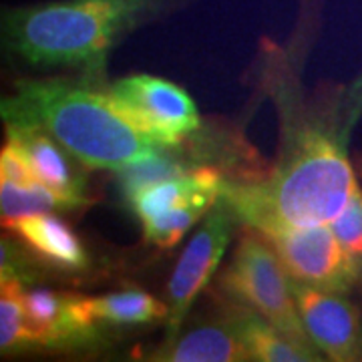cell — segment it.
<instances>
[{
  "mask_svg": "<svg viewBox=\"0 0 362 362\" xmlns=\"http://www.w3.org/2000/svg\"><path fill=\"white\" fill-rule=\"evenodd\" d=\"M85 306L97 324L137 326L168 320L169 306L143 290H125L107 296L85 298Z\"/></svg>",
  "mask_w": 362,
  "mask_h": 362,
  "instance_id": "obj_14",
  "label": "cell"
},
{
  "mask_svg": "<svg viewBox=\"0 0 362 362\" xmlns=\"http://www.w3.org/2000/svg\"><path fill=\"white\" fill-rule=\"evenodd\" d=\"M6 137L25 151L37 177L47 187L75 207L89 206L90 199L83 173L75 168V163H71L73 156L51 135L26 125H6Z\"/></svg>",
  "mask_w": 362,
  "mask_h": 362,
  "instance_id": "obj_10",
  "label": "cell"
},
{
  "mask_svg": "<svg viewBox=\"0 0 362 362\" xmlns=\"http://www.w3.org/2000/svg\"><path fill=\"white\" fill-rule=\"evenodd\" d=\"M23 349H28L25 282L6 278L0 280V350L8 354Z\"/></svg>",
  "mask_w": 362,
  "mask_h": 362,
  "instance_id": "obj_16",
  "label": "cell"
},
{
  "mask_svg": "<svg viewBox=\"0 0 362 362\" xmlns=\"http://www.w3.org/2000/svg\"><path fill=\"white\" fill-rule=\"evenodd\" d=\"M0 181H13V183H21V185L40 181L30 165L28 157L25 156V151L11 139L6 141V145L2 147V153H0Z\"/></svg>",
  "mask_w": 362,
  "mask_h": 362,
  "instance_id": "obj_20",
  "label": "cell"
},
{
  "mask_svg": "<svg viewBox=\"0 0 362 362\" xmlns=\"http://www.w3.org/2000/svg\"><path fill=\"white\" fill-rule=\"evenodd\" d=\"M59 209H75L71 202L54 194L42 181H35L28 185L0 181V216L2 226L8 228L13 221L33 214H51Z\"/></svg>",
  "mask_w": 362,
  "mask_h": 362,
  "instance_id": "obj_15",
  "label": "cell"
},
{
  "mask_svg": "<svg viewBox=\"0 0 362 362\" xmlns=\"http://www.w3.org/2000/svg\"><path fill=\"white\" fill-rule=\"evenodd\" d=\"M262 238L270 244L286 274L294 280L337 294H349L354 284L361 282L352 259L326 223L288 228Z\"/></svg>",
  "mask_w": 362,
  "mask_h": 362,
  "instance_id": "obj_5",
  "label": "cell"
},
{
  "mask_svg": "<svg viewBox=\"0 0 362 362\" xmlns=\"http://www.w3.org/2000/svg\"><path fill=\"white\" fill-rule=\"evenodd\" d=\"M290 278V276H288ZM290 290L312 342L334 362L361 361L362 322L346 294L290 278Z\"/></svg>",
  "mask_w": 362,
  "mask_h": 362,
  "instance_id": "obj_8",
  "label": "cell"
},
{
  "mask_svg": "<svg viewBox=\"0 0 362 362\" xmlns=\"http://www.w3.org/2000/svg\"><path fill=\"white\" fill-rule=\"evenodd\" d=\"M28 349L75 346L95 337L97 322L85 306V298L61 294L49 288L25 290Z\"/></svg>",
  "mask_w": 362,
  "mask_h": 362,
  "instance_id": "obj_9",
  "label": "cell"
},
{
  "mask_svg": "<svg viewBox=\"0 0 362 362\" xmlns=\"http://www.w3.org/2000/svg\"><path fill=\"white\" fill-rule=\"evenodd\" d=\"M238 320L250 358L258 362H318L322 361L316 344L286 334L254 310H240Z\"/></svg>",
  "mask_w": 362,
  "mask_h": 362,
  "instance_id": "obj_13",
  "label": "cell"
},
{
  "mask_svg": "<svg viewBox=\"0 0 362 362\" xmlns=\"http://www.w3.org/2000/svg\"><path fill=\"white\" fill-rule=\"evenodd\" d=\"M361 361H362V350H361Z\"/></svg>",
  "mask_w": 362,
  "mask_h": 362,
  "instance_id": "obj_21",
  "label": "cell"
},
{
  "mask_svg": "<svg viewBox=\"0 0 362 362\" xmlns=\"http://www.w3.org/2000/svg\"><path fill=\"white\" fill-rule=\"evenodd\" d=\"M109 93L143 131L169 149L180 147L199 129V113L192 97L171 81L131 75L119 78Z\"/></svg>",
  "mask_w": 362,
  "mask_h": 362,
  "instance_id": "obj_6",
  "label": "cell"
},
{
  "mask_svg": "<svg viewBox=\"0 0 362 362\" xmlns=\"http://www.w3.org/2000/svg\"><path fill=\"white\" fill-rule=\"evenodd\" d=\"M330 228L338 238L340 246L349 254L354 268L358 272V280L362 282V189H356L350 195L349 204L330 221Z\"/></svg>",
  "mask_w": 362,
  "mask_h": 362,
  "instance_id": "obj_19",
  "label": "cell"
},
{
  "mask_svg": "<svg viewBox=\"0 0 362 362\" xmlns=\"http://www.w3.org/2000/svg\"><path fill=\"white\" fill-rule=\"evenodd\" d=\"M168 0H59L4 14V47L33 65L93 66Z\"/></svg>",
  "mask_w": 362,
  "mask_h": 362,
  "instance_id": "obj_3",
  "label": "cell"
},
{
  "mask_svg": "<svg viewBox=\"0 0 362 362\" xmlns=\"http://www.w3.org/2000/svg\"><path fill=\"white\" fill-rule=\"evenodd\" d=\"M187 171H189V168H185L175 157L169 156L168 149L159 156L147 157V159H141L137 163H131L129 168L121 169L119 171V185H121L125 197L131 199L133 195L141 194L143 189L157 185L161 181L180 177Z\"/></svg>",
  "mask_w": 362,
  "mask_h": 362,
  "instance_id": "obj_18",
  "label": "cell"
},
{
  "mask_svg": "<svg viewBox=\"0 0 362 362\" xmlns=\"http://www.w3.org/2000/svg\"><path fill=\"white\" fill-rule=\"evenodd\" d=\"M4 125L45 131L93 169L121 171L169 147L153 139L111 93L61 81H25L0 103Z\"/></svg>",
  "mask_w": 362,
  "mask_h": 362,
  "instance_id": "obj_2",
  "label": "cell"
},
{
  "mask_svg": "<svg viewBox=\"0 0 362 362\" xmlns=\"http://www.w3.org/2000/svg\"><path fill=\"white\" fill-rule=\"evenodd\" d=\"M223 286L244 306L258 312L286 334L314 344L300 318L284 266L262 235L242 238L223 274Z\"/></svg>",
  "mask_w": 362,
  "mask_h": 362,
  "instance_id": "obj_4",
  "label": "cell"
},
{
  "mask_svg": "<svg viewBox=\"0 0 362 362\" xmlns=\"http://www.w3.org/2000/svg\"><path fill=\"white\" fill-rule=\"evenodd\" d=\"M356 185L342 137L330 129L304 127L270 177L256 183H223L220 199L235 220L266 235L330 223L349 204Z\"/></svg>",
  "mask_w": 362,
  "mask_h": 362,
  "instance_id": "obj_1",
  "label": "cell"
},
{
  "mask_svg": "<svg viewBox=\"0 0 362 362\" xmlns=\"http://www.w3.org/2000/svg\"><path fill=\"white\" fill-rule=\"evenodd\" d=\"M232 230L233 214L223 204L207 216L204 226L183 250L168 284V338L177 337L194 300L214 278L232 240Z\"/></svg>",
  "mask_w": 362,
  "mask_h": 362,
  "instance_id": "obj_7",
  "label": "cell"
},
{
  "mask_svg": "<svg viewBox=\"0 0 362 362\" xmlns=\"http://www.w3.org/2000/svg\"><path fill=\"white\" fill-rule=\"evenodd\" d=\"M211 204L206 202H192L185 206L168 209L159 216L141 221L143 235L149 244L159 247H173L180 244L181 238L192 230L195 221L202 220L211 209Z\"/></svg>",
  "mask_w": 362,
  "mask_h": 362,
  "instance_id": "obj_17",
  "label": "cell"
},
{
  "mask_svg": "<svg viewBox=\"0 0 362 362\" xmlns=\"http://www.w3.org/2000/svg\"><path fill=\"white\" fill-rule=\"evenodd\" d=\"M6 230L16 233L40 258L61 270H83L89 264L87 250L65 221L49 214H33L13 221Z\"/></svg>",
  "mask_w": 362,
  "mask_h": 362,
  "instance_id": "obj_12",
  "label": "cell"
},
{
  "mask_svg": "<svg viewBox=\"0 0 362 362\" xmlns=\"http://www.w3.org/2000/svg\"><path fill=\"white\" fill-rule=\"evenodd\" d=\"M149 358L163 362L252 361L242 337L238 312L218 322L197 326L183 337L168 338L165 344L157 349Z\"/></svg>",
  "mask_w": 362,
  "mask_h": 362,
  "instance_id": "obj_11",
  "label": "cell"
}]
</instances>
